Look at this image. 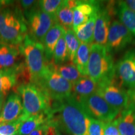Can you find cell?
<instances>
[{
    "instance_id": "cell-39",
    "label": "cell",
    "mask_w": 135,
    "mask_h": 135,
    "mask_svg": "<svg viewBox=\"0 0 135 135\" xmlns=\"http://www.w3.org/2000/svg\"><path fill=\"white\" fill-rule=\"evenodd\" d=\"M12 135H19V134H18V133H15V134H12Z\"/></svg>"
},
{
    "instance_id": "cell-1",
    "label": "cell",
    "mask_w": 135,
    "mask_h": 135,
    "mask_svg": "<svg viewBox=\"0 0 135 135\" xmlns=\"http://www.w3.org/2000/svg\"><path fill=\"white\" fill-rule=\"evenodd\" d=\"M49 120L55 123L69 135H88L90 117L73 95L53 101Z\"/></svg>"
},
{
    "instance_id": "cell-3",
    "label": "cell",
    "mask_w": 135,
    "mask_h": 135,
    "mask_svg": "<svg viewBox=\"0 0 135 135\" xmlns=\"http://www.w3.org/2000/svg\"><path fill=\"white\" fill-rule=\"evenodd\" d=\"M18 47L25 58L30 83L36 84L45 76L48 69L49 63L46 58L43 45L27 34Z\"/></svg>"
},
{
    "instance_id": "cell-2",
    "label": "cell",
    "mask_w": 135,
    "mask_h": 135,
    "mask_svg": "<svg viewBox=\"0 0 135 135\" xmlns=\"http://www.w3.org/2000/svg\"><path fill=\"white\" fill-rule=\"evenodd\" d=\"M11 5L0 9V43L18 46L28 34V27L21 8Z\"/></svg>"
},
{
    "instance_id": "cell-25",
    "label": "cell",
    "mask_w": 135,
    "mask_h": 135,
    "mask_svg": "<svg viewBox=\"0 0 135 135\" xmlns=\"http://www.w3.org/2000/svg\"><path fill=\"white\" fill-rule=\"evenodd\" d=\"M65 32L61 35L56 45L52 58L51 63L55 65H60L66 63L69 60L68 53L65 41Z\"/></svg>"
},
{
    "instance_id": "cell-21",
    "label": "cell",
    "mask_w": 135,
    "mask_h": 135,
    "mask_svg": "<svg viewBox=\"0 0 135 135\" xmlns=\"http://www.w3.org/2000/svg\"><path fill=\"white\" fill-rule=\"evenodd\" d=\"M90 44L81 43L73 61V63L82 76H87L88 75V65L90 55Z\"/></svg>"
},
{
    "instance_id": "cell-11",
    "label": "cell",
    "mask_w": 135,
    "mask_h": 135,
    "mask_svg": "<svg viewBox=\"0 0 135 135\" xmlns=\"http://www.w3.org/2000/svg\"><path fill=\"white\" fill-rule=\"evenodd\" d=\"M115 76L121 86L135 88V50L127 51L115 65Z\"/></svg>"
},
{
    "instance_id": "cell-30",
    "label": "cell",
    "mask_w": 135,
    "mask_h": 135,
    "mask_svg": "<svg viewBox=\"0 0 135 135\" xmlns=\"http://www.w3.org/2000/svg\"><path fill=\"white\" fill-rule=\"evenodd\" d=\"M105 123L91 118L88 126V135H104Z\"/></svg>"
},
{
    "instance_id": "cell-9",
    "label": "cell",
    "mask_w": 135,
    "mask_h": 135,
    "mask_svg": "<svg viewBox=\"0 0 135 135\" xmlns=\"http://www.w3.org/2000/svg\"><path fill=\"white\" fill-rule=\"evenodd\" d=\"M97 85L96 93L111 106L121 111L128 106L129 99L127 92L116 81V76L110 81Z\"/></svg>"
},
{
    "instance_id": "cell-4",
    "label": "cell",
    "mask_w": 135,
    "mask_h": 135,
    "mask_svg": "<svg viewBox=\"0 0 135 135\" xmlns=\"http://www.w3.org/2000/svg\"><path fill=\"white\" fill-rule=\"evenodd\" d=\"M88 76L97 84L104 83L115 78V65L112 55L105 46L93 43L88 65Z\"/></svg>"
},
{
    "instance_id": "cell-29",
    "label": "cell",
    "mask_w": 135,
    "mask_h": 135,
    "mask_svg": "<svg viewBox=\"0 0 135 135\" xmlns=\"http://www.w3.org/2000/svg\"><path fill=\"white\" fill-rule=\"evenodd\" d=\"M62 3L63 1L61 0H42L38 1V6L43 12L55 15Z\"/></svg>"
},
{
    "instance_id": "cell-23",
    "label": "cell",
    "mask_w": 135,
    "mask_h": 135,
    "mask_svg": "<svg viewBox=\"0 0 135 135\" xmlns=\"http://www.w3.org/2000/svg\"><path fill=\"white\" fill-rule=\"evenodd\" d=\"M17 85V68L0 70V94L6 96Z\"/></svg>"
},
{
    "instance_id": "cell-37",
    "label": "cell",
    "mask_w": 135,
    "mask_h": 135,
    "mask_svg": "<svg viewBox=\"0 0 135 135\" xmlns=\"http://www.w3.org/2000/svg\"><path fill=\"white\" fill-rule=\"evenodd\" d=\"M13 4V1H0V9L3 8L6 6H9Z\"/></svg>"
},
{
    "instance_id": "cell-18",
    "label": "cell",
    "mask_w": 135,
    "mask_h": 135,
    "mask_svg": "<svg viewBox=\"0 0 135 135\" xmlns=\"http://www.w3.org/2000/svg\"><path fill=\"white\" fill-rule=\"evenodd\" d=\"M65 32V28L59 24H56L52 26L44 37L41 43L44 47L45 56L48 63L51 61L57 42Z\"/></svg>"
},
{
    "instance_id": "cell-20",
    "label": "cell",
    "mask_w": 135,
    "mask_h": 135,
    "mask_svg": "<svg viewBox=\"0 0 135 135\" xmlns=\"http://www.w3.org/2000/svg\"><path fill=\"white\" fill-rule=\"evenodd\" d=\"M114 11L121 23L135 37V12L128 8L124 1H118Z\"/></svg>"
},
{
    "instance_id": "cell-27",
    "label": "cell",
    "mask_w": 135,
    "mask_h": 135,
    "mask_svg": "<svg viewBox=\"0 0 135 135\" xmlns=\"http://www.w3.org/2000/svg\"><path fill=\"white\" fill-rule=\"evenodd\" d=\"M65 38L67 46L69 60L73 63L77 51L80 46V41L77 38L75 31L72 29L65 30Z\"/></svg>"
},
{
    "instance_id": "cell-10",
    "label": "cell",
    "mask_w": 135,
    "mask_h": 135,
    "mask_svg": "<svg viewBox=\"0 0 135 135\" xmlns=\"http://www.w3.org/2000/svg\"><path fill=\"white\" fill-rule=\"evenodd\" d=\"M134 37L120 21L114 20L109 27L106 48L111 55L122 51L132 43Z\"/></svg>"
},
{
    "instance_id": "cell-36",
    "label": "cell",
    "mask_w": 135,
    "mask_h": 135,
    "mask_svg": "<svg viewBox=\"0 0 135 135\" xmlns=\"http://www.w3.org/2000/svg\"><path fill=\"white\" fill-rule=\"evenodd\" d=\"M124 2L128 8L135 12V0H127L124 1Z\"/></svg>"
},
{
    "instance_id": "cell-17",
    "label": "cell",
    "mask_w": 135,
    "mask_h": 135,
    "mask_svg": "<svg viewBox=\"0 0 135 135\" xmlns=\"http://www.w3.org/2000/svg\"><path fill=\"white\" fill-rule=\"evenodd\" d=\"M78 2V1L75 0L63 1L56 13L55 16L57 23L65 30H73V9L76 6Z\"/></svg>"
},
{
    "instance_id": "cell-15",
    "label": "cell",
    "mask_w": 135,
    "mask_h": 135,
    "mask_svg": "<svg viewBox=\"0 0 135 135\" xmlns=\"http://www.w3.org/2000/svg\"><path fill=\"white\" fill-rule=\"evenodd\" d=\"M21 56L18 46L0 43V70L18 68Z\"/></svg>"
},
{
    "instance_id": "cell-13",
    "label": "cell",
    "mask_w": 135,
    "mask_h": 135,
    "mask_svg": "<svg viewBox=\"0 0 135 135\" xmlns=\"http://www.w3.org/2000/svg\"><path fill=\"white\" fill-rule=\"evenodd\" d=\"M21 97L16 93L9 94L0 113V124L17 120L23 114Z\"/></svg>"
},
{
    "instance_id": "cell-19",
    "label": "cell",
    "mask_w": 135,
    "mask_h": 135,
    "mask_svg": "<svg viewBox=\"0 0 135 135\" xmlns=\"http://www.w3.org/2000/svg\"><path fill=\"white\" fill-rule=\"evenodd\" d=\"M98 85L90 78L81 76L73 84L72 94L76 99L84 98L97 91Z\"/></svg>"
},
{
    "instance_id": "cell-12",
    "label": "cell",
    "mask_w": 135,
    "mask_h": 135,
    "mask_svg": "<svg viewBox=\"0 0 135 135\" xmlns=\"http://www.w3.org/2000/svg\"><path fill=\"white\" fill-rule=\"evenodd\" d=\"M115 3H108L106 7L101 6L98 11L94 30V40L96 44L106 46L108 40L111 16L115 14Z\"/></svg>"
},
{
    "instance_id": "cell-28",
    "label": "cell",
    "mask_w": 135,
    "mask_h": 135,
    "mask_svg": "<svg viewBox=\"0 0 135 135\" xmlns=\"http://www.w3.org/2000/svg\"><path fill=\"white\" fill-rule=\"evenodd\" d=\"M24 120L22 115L17 120L0 124V135H12L16 133Z\"/></svg>"
},
{
    "instance_id": "cell-14",
    "label": "cell",
    "mask_w": 135,
    "mask_h": 135,
    "mask_svg": "<svg viewBox=\"0 0 135 135\" xmlns=\"http://www.w3.org/2000/svg\"><path fill=\"white\" fill-rule=\"evenodd\" d=\"M101 6L100 1H78L73 9V30L75 31L78 27L86 23L93 15L97 14Z\"/></svg>"
},
{
    "instance_id": "cell-24",
    "label": "cell",
    "mask_w": 135,
    "mask_h": 135,
    "mask_svg": "<svg viewBox=\"0 0 135 135\" xmlns=\"http://www.w3.org/2000/svg\"><path fill=\"white\" fill-rule=\"evenodd\" d=\"M97 14L98 13L93 15L86 23L80 25L75 31L77 38L81 43L91 45L93 42L94 25L97 18Z\"/></svg>"
},
{
    "instance_id": "cell-8",
    "label": "cell",
    "mask_w": 135,
    "mask_h": 135,
    "mask_svg": "<svg viewBox=\"0 0 135 135\" xmlns=\"http://www.w3.org/2000/svg\"><path fill=\"white\" fill-rule=\"evenodd\" d=\"M77 100L89 117L104 123L113 121L120 112L108 103L97 93Z\"/></svg>"
},
{
    "instance_id": "cell-38",
    "label": "cell",
    "mask_w": 135,
    "mask_h": 135,
    "mask_svg": "<svg viewBox=\"0 0 135 135\" xmlns=\"http://www.w3.org/2000/svg\"><path fill=\"white\" fill-rule=\"evenodd\" d=\"M4 98H5L4 95H3V94H0V113H1V109H2L3 103H4Z\"/></svg>"
},
{
    "instance_id": "cell-32",
    "label": "cell",
    "mask_w": 135,
    "mask_h": 135,
    "mask_svg": "<svg viewBox=\"0 0 135 135\" xmlns=\"http://www.w3.org/2000/svg\"><path fill=\"white\" fill-rule=\"evenodd\" d=\"M104 135H121L114 120L105 123L104 126Z\"/></svg>"
},
{
    "instance_id": "cell-34",
    "label": "cell",
    "mask_w": 135,
    "mask_h": 135,
    "mask_svg": "<svg viewBox=\"0 0 135 135\" xmlns=\"http://www.w3.org/2000/svg\"><path fill=\"white\" fill-rule=\"evenodd\" d=\"M45 126H46V123L40 126V127L36 128L33 131L30 133L28 135H45Z\"/></svg>"
},
{
    "instance_id": "cell-5",
    "label": "cell",
    "mask_w": 135,
    "mask_h": 135,
    "mask_svg": "<svg viewBox=\"0 0 135 135\" xmlns=\"http://www.w3.org/2000/svg\"><path fill=\"white\" fill-rule=\"evenodd\" d=\"M15 88L16 92L21 98L24 111L23 117L25 119L42 113L48 115L52 100L41 88L32 83L18 84Z\"/></svg>"
},
{
    "instance_id": "cell-26",
    "label": "cell",
    "mask_w": 135,
    "mask_h": 135,
    "mask_svg": "<svg viewBox=\"0 0 135 135\" xmlns=\"http://www.w3.org/2000/svg\"><path fill=\"white\" fill-rule=\"evenodd\" d=\"M55 70L62 77L73 84L81 77L80 72L72 62L55 65Z\"/></svg>"
},
{
    "instance_id": "cell-6",
    "label": "cell",
    "mask_w": 135,
    "mask_h": 135,
    "mask_svg": "<svg viewBox=\"0 0 135 135\" xmlns=\"http://www.w3.org/2000/svg\"><path fill=\"white\" fill-rule=\"evenodd\" d=\"M52 101H59L72 95L73 83L65 80L55 70V65L49 63L45 76L36 84Z\"/></svg>"
},
{
    "instance_id": "cell-22",
    "label": "cell",
    "mask_w": 135,
    "mask_h": 135,
    "mask_svg": "<svg viewBox=\"0 0 135 135\" xmlns=\"http://www.w3.org/2000/svg\"><path fill=\"white\" fill-rule=\"evenodd\" d=\"M48 120V114L45 113L30 116L23 121L17 133L19 135H28L36 128L46 123Z\"/></svg>"
},
{
    "instance_id": "cell-31",
    "label": "cell",
    "mask_w": 135,
    "mask_h": 135,
    "mask_svg": "<svg viewBox=\"0 0 135 135\" xmlns=\"http://www.w3.org/2000/svg\"><path fill=\"white\" fill-rule=\"evenodd\" d=\"M45 135H63L60 131V128L55 123L48 121L46 123Z\"/></svg>"
},
{
    "instance_id": "cell-16",
    "label": "cell",
    "mask_w": 135,
    "mask_h": 135,
    "mask_svg": "<svg viewBox=\"0 0 135 135\" xmlns=\"http://www.w3.org/2000/svg\"><path fill=\"white\" fill-rule=\"evenodd\" d=\"M114 119L121 135H135V106L128 103V106L121 111Z\"/></svg>"
},
{
    "instance_id": "cell-7",
    "label": "cell",
    "mask_w": 135,
    "mask_h": 135,
    "mask_svg": "<svg viewBox=\"0 0 135 135\" xmlns=\"http://www.w3.org/2000/svg\"><path fill=\"white\" fill-rule=\"evenodd\" d=\"M26 19L28 35L35 41L42 43L44 37L52 26L57 23L55 15L43 12L38 4L36 7L23 13Z\"/></svg>"
},
{
    "instance_id": "cell-35",
    "label": "cell",
    "mask_w": 135,
    "mask_h": 135,
    "mask_svg": "<svg viewBox=\"0 0 135 135\" xmlns=\"http://www.w3.org/2000/svg\"><path fill=\"white\" fill-rule=\"evenodd\" d=\"M127 94L129 99V103H132L135 106V88L129 89L127 91Z\"/></svg>"
},
{
    "instance_id": "cell-33",
    "label": "cell",
    "mask_w": 135,
    "mask_h": 135,
    "mask_svg": "<svg viewBox=\"0 0 135 135\" xmlns=\"http://www.w3.org/2000/svg\"><path fill=\"white\" fill-rule=\"evenodd\" d=\"M20 4L21 5V9L23 13L30 11L38 5V1H33V0H23L20 1Z\"/></svg>"
}]
</instances>
